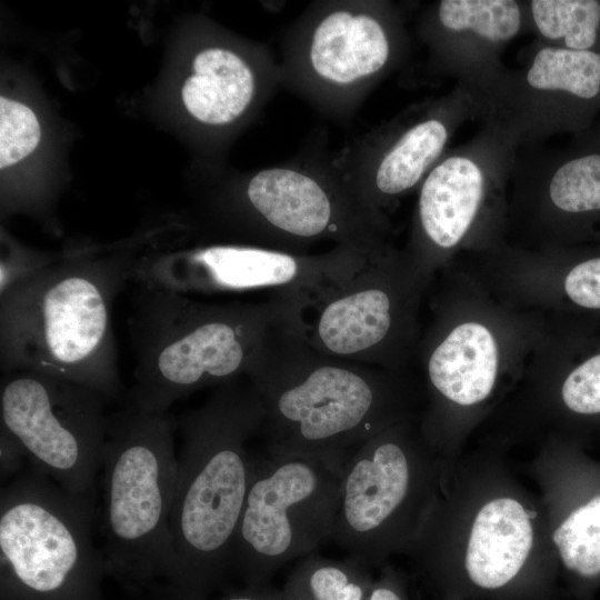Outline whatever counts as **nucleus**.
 <instances>
[{"label":"nucleus","instance_id":"obj_24","mask_svg":"<svg viewBox=\"0 0 600 600\" xmlns=\"http://www.w3.org/2000/svg\"><path fill=\"white\" fill-rule=\"evenodd\" d=\"M550 198L561 210L600 209V156L573 159L560 167L550 181Z\"/></svg>","mask_w":600,"mask_h":600},{"label":"nucleus","instance_id":"obj_30","mask_svg":"<svg viewBox=\"0 0 600 600\" xmlns=\"http://www.w3.org/2000/svg\"><path fill=\"white\" fill-rule=\"evenodd\" d=\"M226 600H276V599H272V598H266L263 596H248V594H243V596H236V597H231V598H228ZM281 600H286L284 597L281 599Z\"/></svg>","mask_w":600,"mask_h":600},{"label":"nucleus","instance_id":"obj_20","mask_svg":"<svg viewBox=\"0 0 600 600\" xmlns=\"http://www.w3.org/2000/svg\"><path fill=\"white\" fill-rule=\"evenodd\" d=\"M539 90H561L591 99L600 90V54L590 50L541 49L527 73Z\"/></svg>","mask_w":600,"mask_h":600},{"label":"nucleus","instance_id":"obj_11","mask_svg":"<svg viewBox=\"0 0 600 600\" xmlns=\"http://www.w3.org/2000/svg\"><path fill=\"white\" fill-rule=\"evenodd\" d=\"M418 467L400 440L377 433L346 462L328 541L364 566L381 560L401 536L418 490Z\"/></svg>","mask_w":600,"mask_h":600},{"label":"nucleus","instance_id":"obj_23","mask_svg":"<svg viewBox=\"0 0 600 600\" xmlns=\"http://www.w3.org/2000/svg\"><path fill=\"white\" fill-rule=\"evenodd\" d=\"M553 541L564 567L581 577L600 574V496L571 512Z\"/></svg>","mask_w":600,"mask_h":600},{"label":"nucleus","instance_id":"obj_27","mask_svg":"<svg viewBox=\"0 0 600 600\" xmlns=\"http://www.w3.org/2000/svg\"><path fill=\"white\" fill-rule=\"evenodd\" d=\"M564 289L579 306L600 309V258L576 266L566 278Z\"/></svg>","mask_w":600,"mask_h":600},{"label":"nucleus","instance_id":"obj_28","mask_svg":"<svg viewBox=\"0 0 600 600\" xmlns=\"http://www.w3.org/2000/svg\"><path fill=\"white\" fill-rule=\"evenodd\" d=\"M0 429L1 478L3 479L20 468L22 457H26V453L11 434L4 429Z\"/></svg>","mask_w":600,"mask_h":600},{"label":"nucleus","instance_id":"obj_17","mask_svg":"<svg viewBox=\"0 0 600 600\" xmlns=\"http://www.w3.org/2000/svg\"><path fill=\"white\" fill-rule=\"evenodd\" d=\"M483 177L468 158L450 157L437 164L422 183L419 220L426 237L440 248L456 246L477 213Z\"/></svg>","mask_w":600,"mask_h":600},{"label":"nucleus","instance_id":"obj_12","mask_svg":"<svg viewBox=\"0 0 600 600\" xmlns=\"http://www.w3.org/2000/svg\"><path fill=\"white\" fill-rule=\"evenodd\" d=\"M352 244L308 257L254 244H211L137 261L133 281L186 294L316 287L352 253Z\"/></svg>","mask_w":600,"mask_h":600},{"label":"nucleus","instance_id":"obj_2","mask_svg":"<svg viewBox=\"0 0 600 600\" xmlns=\"http://www.w3.org/2000/svg\"><path fill=\"white\" fill-rule=\"evenodd\" d=\"M216 388L180 417L177 478L168 522V566L191 581L228 564L241 517L263 410L247 377Z\"/></svg>","mask_w":600,"mask_h":600},{"label":"nucleus","instance_id":"obj_1","mask_svg":"<svg viewBox=\"0 0 600 600\" xmlns=\"http://www.w3.org/2000/svg\"><path fill=\"white\" fill-rule=\"evenodd\" d=\"M136 264L120 257L67 258L1 293V371L44 373L119 400L112 309Z\"/></svg>","mask_w":600,"mask_h":600},{"label":"nucleus","instance_id":"obj_21","mask_svg":"<svg viewBox=\"0 0 600 600\" xmlns=\"http://www.w3.org/2000/svg\"><path fill=\"white\" fill-rule=\"evenodd\" d=\"M437 18L447 30H471L492 42L514 37L521 23L520 9L512 0H443Z\"/></svg>","mask_w":600,"mask_h":600},{"label":"nucleus","instance_id":"obj_6","mask_svg":"<svg viewBox=\"0 0 600 600\" xmlns=\"http://www.w3.org/2000/svg\"><path fill=\"white\" fill-rule=\"evenodd\" d=\"M174 423L166 413L130 406L109 413L102 452L104 551L138 570L168 566V522L178 457Z\"/></svg>","mask_w":600,"mask_h":600},{"label":"nucleus","instance_id":"obj_16","mask_svg":"<svg viewBox=\"0 0 600 600\" xmlns=\"http://www.w3.org/2000/svg\"><path fill=\"white\" fill-rule=\"evenodd\" d=\"M530 518L520 502L498 498L474 518L464 558L466 576L476 589L493 593L521 573L532 547Z\"/></svg>","mask_w":600,"mask_h":600},{"label":"nucleus","instance_id":"obj_13","mask_svg":"<svg viewBox=\"0 0 600 600\" xmlns=\"http://www.w3.org/2000/svg\"><path fill=\"white\" fill-rule=\"evenodd\" d=\"M446 124L424 117L393 129L362 134L338 153L336 166L353 197L369 211L413 188L442 152Z\"/></svg>","mask_w":600,"mask_h":600},{"label":"nucleus","instance_id":"obj_14","mask_svg":"<svg viewBox=\"0 0 600 600\" xmlns=\"http://www.w3.org/2000/svg\"><path fill=\"white\" fill-rule=\"evenodd\" d=\"M181 99L193 120L221 130L253 113L279 86L278 61L264 47L211 43L192 58Z\"/></svg>","mask_w":600,"mask_h":600},{"label":"nucleus","instance_id":"obj_3","mask_svg":"<svg viewBox=\"0 0 600 600\" xmlns=\"http://www.w3.org/2000/svg\"><path fill=\"white\" fill-rule=\"evenodd\" d=\"M137 284L128 406L144 413H166L198 390L248 377L282 317L281 308L267 304H210Z\"/></svg>","mask_w":600,"mask_h":600},{"label":"nucleus","instance_id":"obj_29","mask_svg":"<svg viewBox=\"0 0 600 600\" xmlns=\"http://www.w3.org/2000/svg\"><path fill=\"white\" fill-rule=\"evenodd\" d=\"M364 600H404V598L392 581L384 580L370 587Z\"/></svg>","mask_w":600,"mask_h":600},{"label":"nucleus","instance_id":"obj_8","mask_svg":"<svg viewBox=\"0 0 600 600\" xmlns=\"http://www.w3.org/2000/svg\"><path fill=\"white\" fill-rule=\"evenodd\" d=\"M234 212L269 248L296 252L314 242L373 246L377 213L351 193L333 156L314 144L243 178Z\"/></svg>","mask_w":600,"mask_h":600},{"label":"nucleus","instance_id":"obj_18","mask_svg":"<svg viewBox=\"0 0 600 600\" xmlns=\"http://www.w3.org/2000/svg\"><path fill=\"white\" fill-rule=\"evenodd\" d=\"M498 349L482 324L456 327L434 349L428 373L433 387L449 400L470 406L486 399L494 384Z\"/></svg>","mask_w":600,"mask_h":600},{"label":"nucleus","instance_id":"obj_26","mask_svg":"<svg viewBox=\"0 0 600 600\" xmlns=\"http://www.w3.org/2000/svg\"><path fill=\"white\" fill-rule=\"evenodd\" d=\"M566 406L578 413H600V354L576 368L562 386Z\"/></svg>","mask_w":600,"mask_h":600},{"label":"nucleus","instance_id":"obj_15","mask_svg":"<svg viewBox=\"0 0 600 600\" xmlns=\"http://www.w3.org/2000/svg\"><path fill=\"white\" fill-rule=\"evenodd\" d=\"M346 271L341 282L330 280L336 271L329 277L327 293L321 292L322 299L310 326L303 329L291 326L318 352L363 364V357L372 352L390 330L391 300L383 289L368 286L363 273L350 277Z\"/></svg>","mask_w":600,"mask_h":600},{"label":"nucleus","instance_id":"obj_9","mask_svg":"<svg viewBox=\"0 0 600 600\" xmlns=\"http://www.w3.org/2000/svg\"><path fill=\"white\" fill-rule=\"evenodd\" d=\"M108 402L100 392L58 377L33 371L4 373L0 428L20 443L32 469L69 493L93 494Z\"/></svg>","mask_w":600,"mask_h":600},{"label":"nucleus","instance_id":"obj_7","mask_svg":"<svg viewBox=\"0 0 600 600\" xmlns=\"http://www.w3.org/2000/svg\"><path fill=\"white\" fill-rule=\"evenodd\" d=\"M342 470L310 457L254 453L228 563L256 581L314 552L329 539Z\"/></svg>","mask_w":600,"mask_h":600},{"label":"nucleus","instance_id":"obj_22","mask_svg":"<svg viewBox=\"0 0 600 600\" xmlns=\"http://www.w3.org/2000/svg\"><path fill=\"white\" fill-rule=\"evenodd\" d=\"M533 20L549 39L563 38L571 50H588L597 39L600 3L593 0H533Z\"/></svg>","mask_w":600,"mask_h":600},{"label":"nucleus","instance_id":"obj_10","mask_svg":"<svg viewBox=\"0 0 600 600\" xmlns=\"http://www.w3.org/2000/svg\"><path fill=\"white\" fill-rule=\"evenodd\" d=\"M93 519V494L69 493L31 468L1 489V570L37 596L86 580L96 564Z\"/></svg>","mask_w":600,"mask_h":600},{"label":"nucleus","instance_id":"obj_25","mask_svg":"<svg viewBox=\"0 0 600 600\" xmlns=\"http://www.w3.org/2000/svg\"><path fill=\"white\" fill-rule=\"evenodd\" d=\"M41 129L34 112L26 104L0 98V168L28 157L38 146Z\"/></svg>","mask_w":600,"mask_h":600},{"label":"nucleus","instance_id":"obj_4","mask_svg":"<svg viewBox=\"0 0 600 600\" xmlns=\"http://www.w3.org/2000/svg\"><path fill=\"white\" fill-rule=\"evenodd\" d=\"M248 378L260 398L266 451L343 469L380 432L383 396L363 364L322 354L288 321L274 331Z\"/></svg>","mask_w":600,"mask_h":600},{"label":"nucleus","instance_id":"obj_5","mask_svg":"<svg viewBox=\"0 0 600 600\" xmlns=\"http://www.w3.org/2000/svg\"><path fill=\"white\" fill-rule=\"evenodd\" d=\"M394 52L396 30L387 4L313 1L284 32L279 86L320 113L347 122L391 66Z\"/></svg>","mask_w":600,"mask_h":600},{"label":"nucleus","instance_id":"obj_19","mask_svg":"<svg viewBox=\"0 0 600 600\" xmlns=\"http://www.w3.org/2000/svg\"><path fill=\"white\" fill-rule=\"evenodd\" d=\"M360 561L330 560L312 552L290 577L286 600H364L371 584Z\"/></svg>","mask_w":600,"mask_h":600}]
</instances>
